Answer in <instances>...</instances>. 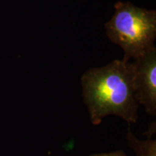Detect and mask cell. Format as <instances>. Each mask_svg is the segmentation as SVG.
Segmentation results:
<instances>
[{"label": "cell", "mask_w": 156, "mask_h": 156, "mask_svg": "<svg viewBox=\"0 0 156 156\" xmlns=\"http://www.w3.org/2000/svg\"><path fill=\"white\" fill-rule=\"evenodd\" d=\"M134 64L116 59L90 68L81 77L83 101L93 125L114 115L128 124L138 119L139 102L134 87Z\"/></svg>", "instance_id": "1"}, {"label": "cell", "mask_w": 156, "mask_h": 156, "mask_svg": "<svg viewBox=\"0 0 156 156\" xmlns=\"http://www.w3.org/2000/svg\"><path fill=\"white\" fill-rule=\"evenodd\" d=\"M114 8V14L105 24L106 36L124 51L122 60L129 62L154 46L156 12L122 2L115 4Z\"/></svg>", "instance_id": "2"}, {"label": "cell", "mask_w": 156, "mask_h": 156, "mask_svg": "<svg viewBox=\"0 0 156 156\" xmlns=\"http://www.w3.org/2000/svg\"><path fill=\"white\" fill-rule=\"evenodd\" d=\"M134 87L140 105L156 116V48L153 46L135 58Z\"/></svg>", "instance_id": "3"}, {"label": "cell", "mask_w": 156, "mask_h": 156, "mask_svg": "<svg viewBox=\"0 0 156 156\" xmlns=\"http://www.w3.org/2000/svg\"><path fill=\"white\" fill-rule=\"evenodd\" d=\"M126 139L129 147L133 150L134 156H156V140L153 137L145 140L138 139L132 132L130 124H128Z\"/></svg>", "instance_id": "4"}, {"label": "cell", "mask_w": 156, "mask_h": 156, "mask_svg": "<svg viewBox=\"0 0 156 156\" xmlns=\"http://www.w3.org/2000/svg\"><path fill=\"white\" fill-rule=\"evenodd\" d=\"M90 156H128L126 154L122 151H116L114 152H111L108 153H100L95 154Z\"/></svg>", "instance_id": "5"}]
</instances>
